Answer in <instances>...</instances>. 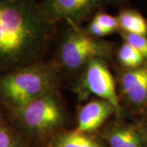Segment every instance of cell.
<instances>
[{"label":"cell","instance_id":"1","mask_svg":"<svg viewBox=\"0 0 147 147\" xmlns=\"http://www.w3.org/2000/svg\"><path fill=\"white\" fill-rule=\"evenodd\" d=\"M54 27L34 0H0V70L7 73L39 61Z\"/></svg>","mask_w":147,"mask_h":147},{"label":"cell","instance_id":"2","mask_svg":"<svg viewBox=\"0 0 147 147\" xmlns=\"http://www.w3.org/2000/svg\"><path fill=\"white\" fill-rule=\"evenodd\" d=\"M60 69L53 62L37 61L0 75V103L11 111L56 88Z\"/></svg>","mask_w":147,"mask_h":147},{"label":"cell","instance_id":"3","mask_svg":"<svg viewBox=\"0 0 147 147\" xmlns=\"http://www.w3.org/2000/svg\"><path fill=\"white\" fill-rule=\"evenodd\" d=\"M9 112L17 126L34 135L56 131L65 120V110L56 88Z\"/></svg>","mask_w":147,"mask_h":147},{"label":"cell","instance_id":"4","mask_svg":"<svg viewBox=\"0 0 147 147\" xmlns=\"http://www.w3.org/2000/svg\"><path fill=\"white\" fill-rule=\"evenodd\" d=\"M61 41L58 58L61 65L70 71L84 69L95 58L106 60L113 52L112 42L89 35L79 26L69 25Z\"/></svg>","mask_w":147,"mask_h":147},{"label":"cell","instance_id":"5","mask_svg":"<svg viewBox=\"0 0 147 147\" xmlns=\"http://www.w3.org/2000/svg\"><path fill=\"white\" fill-rule=\"evenodd\" d=\"M80 96L92 94L99 99L110 103L115 110V115H123L119 95L116 84L105 59L95 58L90 61L84 68V74L79 86Z\"/></svg>","mask_w":147,"mask_h":147},{"label":"cell","instance_id":"6","mask_svg":"<svg viewBox=\"0 0 147 147\" xmlns=\"http://www.w3.org/2000/svg\"><path fill=\"white\" fill-rule=\"evenodd\" d=\"M120 96L127 107L139 115H147V62L133 69H123L119 75Z\"/></svg>","mask_w":147,"mask_h":147},{"label":"cell","instance_id":"7","mask_svg":"<svg viewBox=\"0 0 147 147\" xmlns=\"http://www.w3.org/2000/svg\"><path fill=\"white\" fill-rule=\"evenodd\" d=\"M101 5L100 0H43L40 7L54 22L65 21L79 26Z\"/></svg>","mask_w":147,"mask_h":147},{"label":"cell","instance_id":"8","mask_svg":"<svg viewBox=\"0 0 147 147\" xmlns=\"http://www.w3.org/2000/svg\"><path fill=\"white\" fill-rule=\"evenodd\" d=\"M112 115H115V110L108 101L101 99L90 100L79 110L75 131L91 133L100 128Z\"/></svg>","mask_w":147,"mask_h":147},{"label":"cell","instance_id":"9","mask_svg":"<svg viewBox=\"0 0 147 147\" xmlns=\"http://www.w3.org/2000/svg\"><path fill=\"white\" fill-rule=\"evenodd\" d=\"M101 137L109 147H144L137 123L113 122L101 131Z\"/></svg>","mask_w":147,"mask_h":147},{"label":"cell","instance_id":"10","mask_svg":"<svg viewBox=\"0 0 147 147\" xmlns=\"http://www.w3.org/2000/svg\"><path fill=\"white\" fill-rule=\"evenodd\" d=\"M116 18L119 30L147 37V19L139 11L123 8Z\"/></svg>","mask_w":147,"mask_h":147},{"label":"cell","instance_id":"11","mask_svg":"<svg viewBox=\"0 0 147 147\" xmlns=\"http://www.w3.org/2000/svg\"><path fill=\"white\" fill-rule=\"evenodd\" d=\"M50 147H105L89 133L77 131H66L55 137Z\"/></svg>","mask_w":147,"mask_h":147},{"label":"cell","instance_id":"12","mask_svg":"<svg viewBox=\"0 0 147 147\" xmlns=\"http://www.w3.org/2000/svg\"><path fill=\"white\" fill-rule=\"evenodd\" d=\"M117 59L123 69H133L146 62L141 53L128 43L123 42L117 52Z\"/></svg>","mask_w":147,"mask_h":147},{"label":"cell","instance_id":"13","mask_svg":"<svg viewBox=\"0 0 147 147\" xmlns=\"http://www.w3.org/2000/svg\"><path fill=\"white\" fill-rule=\"evenodd\" d=\"M119 33L120 34V36L123 39V42L128 43L131 47L137 49L142 54L146 62H147V37L139 35V34H129L121 30H119Z\"/></svg>","mask_w":147,"mask_h":147},{"label":"cell","instance_id":"14","mask_svg":"<svg viewBox=\"0 0 147 147\" xmlns=\"http://www.w3.org/2000/svg\"><path fill=\"white\" fill-rule=\"evenodd\" d=\"M0 147H21L20 141L15 132L7 126L0 117Z\"/></svg>","mask_w":147,"mask_h":147},{"label":"cell","instance_id":"15","mask_svg":"<svg viewBox=\"0 0 147 147\" xmlns=\"http://www.w3.org/2000/svg\"><path fill=\"white\" fill-rule=\"evenodd\" d=\"M93 20L103 28H105V30H107L110 34L119 31V23L115 16H111L106 12L98 11L93 17Z\"/></svg>","mask_w":147,"mask_h":147},{"label":"cell","instance_id":"16","mask_svg":"<svg viewBox=\"0 0 147 147\" xmlns=\"http://www.w3.org/2000/svg\"><path fill=\"white\" fill-rule=\"evenodd\" d=\"M86 32L91 36L94 37V38H97L111 34L107 30H105V28H103L101 26H100L93 19L90 21V23L88 25Z\"/></svg>","mask_w":147,"mask_h":147},{"label":"cell","instance_id":"17","mask_svg":"<svg viewBox=\"0 0 147 147\" xmlns=\"http://www.w3.org/2000/svg\"><path fill=\"white\" fill-rule=\"evenodd\" d=\"M137 125L139 127V129L141 131L142 135L143 142H144V147H147V119L146 117L145 119L142 121H139L137 123Z\"/></svg>","mask_w":147,"mask_h":147},{"label":"cell","instance_id":"18","mask_svg":"<svg viewBox=\"0 0 147 147\" xmlns=\"http://www.w3.org/2000/svg\"><path fill=\"white\" fill-rule=\"evenodd\" d=\"M126 0H100L101 4H110V3H120Z\"/></svg>","mask_w":147,"mask_h":147},{"label":"cell","instance_id":"19","mask_svg":"<svg viewBox=\"0 0 147 147\" xmlns=\"http://www.w3.org/2000/svg\"><path fill=\"white\" fill-rule=\"evenodd\" d=\"M0 117H1V114H0Z\"/></svg>","mask_w":147,"mask_h":147},{"label":"cell","instance_id":"20","mask_svg":"<svg viewBox=\"0 0 147 147\" xmlns=\"http://www.w3.org/2000/svg\"><path fill=\"white\" fill-rule=\"evenodd\" d=\"M146 119H147V115H146Z\"/></svg>","mask_w":147,"mask_h":147}]
</instances>
